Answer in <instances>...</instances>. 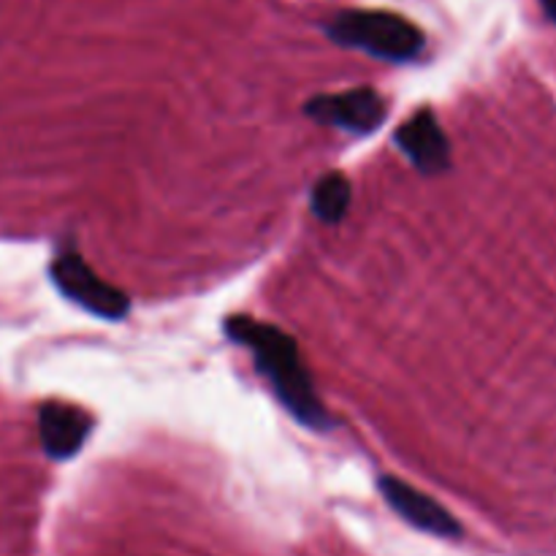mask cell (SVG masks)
<instances>
[{
    "label": "cell",
    "mask_w": 556,
    "mask_h": 556,
    "mask_svg": "<svg viewBox=\"0 0 556 556\" xmlns=\"http://www.w3.org/2000/svg\"><path fill=\"white\" fill-rule=\"evenodd\" d=\"M380 494L386 497V503L396 510L405 521H410L413 527L424 532H432L440 538H456L459 535V525H456L454 516L443 508V505L434 503L432 497H427L424 492H418L410 483L400 481V478H380Z\"/></svg>",
    "instance_id": "52a82bcc"
},
{
    "label": "cell",
    "mask_w": 556,
    "mask_h": 556,
    "mask_svg": "<svg viewBox=\"0 0 556 556\" xmlns=\"http://www.w3.org/2000/svg\"><path fill=\"white\" fill-rule=\"evenodd\" d=\"M92 418L81 407L68 402H43L38 410V434L41 445L52 459H71L79 454L85 440L90 438Z\"/></svg>",
    "instance_id": "8992f818"
},
{
    "label": "cell",
    "mask_w": 556,
    "mask_h": 556,
    "mask_svg": "<svg viewBox=\"0 0 556 556\" xmlns=\"http://www.w3.org/2000/svg\"><path fill=\"white\" fill-rule=\"evenodd\" d=\"M49 271H52V282L58 286V291L96 318L119 320L128 315V296L119 288L101 280L92 266L81 258L79 250L60 248Z\"/></svg>",
    "instance_id": "3957f363"
},
{
    "label": "cell",
    "mask_w": 556,
    "mask_h": 556,
    "mask_svg": "<svg viewBox=\"0 0 556 556\" xmlns=\"http://www.w3.org/2000/svg\"><path fill=\"white\" fill-rule=\"evenodd\" d=\"M326 36L345 49H358L389 63L421 58L427 36L407 16L380 9H345L326 25Z\"/></svg>",
    "instance_id": "7a4b0ae2"
},
{
    "label": "cell",
    "mask_w": 556,
    "mask_h": 556,
    "mask_svg": "<svg viewBox=\"0 0 556 556\" xmlns=\"http://www.w3.org/2000/svg\"><path fill=\"white\" fill-rule=\"evenodd\" d=\"M223 329H226L228 340L253 353L255 369L264 375L277 400L296 421L315 432H326L331 427L329 413H326L320 396L315 394L313 375L304 364L299 342L291 334L264 324V320L248 318V315H231L226 318Z\"/></svg>",
    "instance_id": "6da1fadb"
},
{
    "label": "cell",
    "mask_w": 556,
    "mask_h": 556,
    "mask_svg": "<svg viewBox=\"0 0 556 556\" xmlns=\"http://www.w3.org/2000/svg\"><path fill=\"white\" fill-rule=\"evenodd\" d=\"M541 5H543V11H546L548 20L556 25V0H541Z\"/></svg>",
    "instance_id": "9c48e42d"
},
{
    "label": "cell",
    "mask_w": 556,
    "mask_h": 556,
    "mask_svg": "<svg viewBox=\"0 0 556 556\" xmlns=\"http://www.w3.org/2000/svg\"><path fill=\"white\" fill-rule=\"evenodd\" d=\"M304 112L320 125L348 130V134H372L386 119V101L372 87H356V90L326 92V96L309 98Z\"/></svg>",
    "instance_id": "277c9868"
},
{
    "label": "cell",
    "mask_w": 556,
    "mask_h": 556,
    "mask_svg": "<svg viewBox=\"0 0 556 556\" xmlns=\"http://www.w3.org/2000/svg\"><path fill=\"white\" fill-rule=\"evenodd\" d=\"M394 139L421 174H443L451 166V144L432 109H418L400 125Z\"/></svg>",
    "instance_id": "5b68a950"
},
{
    "label": "cell",
    "mask_w": 556,
    "mask_h": 556,
    "mask_svg": "<svg viewBox=\"0 0 556 556\" xmlns=\"http://www.w3.org/2000/svg\"><path fill=\"white\" fill-rule=\"evenodd\" d=\"M351 199H353V190L345 174L331 172L315 182L313 195H309V206H313V215L318 217L320 223L334 226V223H340L342 217L348 215V210H351Z\"/></svg>",
    "instance_id": "ba28073f"
}]
</instances>
